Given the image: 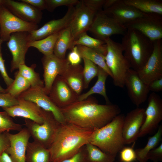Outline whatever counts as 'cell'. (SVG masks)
<instances>
[{"label":"cell","mask_w":162,"mask_h":162,"mask_svg":"<svg viewBox=\"0 0 162 162\" xmlns=\"http://www.w3.org/2000/svg\"><path fill=\"white\" fill-rule=\"evenodd\" d=\"M61 109L66 123L93 131L107 124L121 112L117 104H99L96 100L88 98Z\"/></svg>","instance_id":"obj_1"},{"label":"cell","mask_w":162,"mask_h":162,"mask_svg":"<svg viewBox=\"0 0 162 162\" xmlns=\"http://www.w3.org/2000/svg\"><path fill=\"white\" fill-rule=\"evenodd\" d=\"M93 131L73 124H61L48 148L51 162H60L76 153L89 142Z\"/></svg>","instance_id":"obj_2"},{"label":"cell","mask_w":162,"mask_h":162,"mask_svg":"<svg viewBox=\"0 0 162 162\" xmlns=\"http://www.w3.org/2000/svg\"><path fill=\"white\" fill-rule=\"evenodd\" d=\"M121 43L131 68L137 71L145 65L153 50L154 42L139 31L127 29Z\"/></svg>","instance_id":"obj_3"},{"label":"cell","mask_w":162,"mask_h":162,"mask_svg":"<svg viewBox=\"0 0 162 162\" xmlns=\"http://www.w3.org/2000/svg\"><path fill=\"white\" fill-rule=\"evenodd\" d=\"M124 116L120 114L103 127L93 131L89 143L103 152L116 156L124 146L122 135Z\"/></svg>","instance_id":"obj_4"},{"label":"cell","mask_w":162,"mask_h":162,"mask_svg":"<svg viewBox=\"0 0 162 162\" xmlns=\"http://www.w3.org/2000/svg\"><path fill=\"white\" fill-rule=\"evenodd\" d=\"M104 41L107 47L105 62L112 74L113 83L115 86L123 88L124 86L126 74L131 68L130 65L124 55L121 43L115 41L110 38Z\"/></svg>","instance_id":"obj_5"},{"label":"cell","mask_w":162,"mask_h":162,"mask_svg":"<svg viewBox=\"0 0 162 162\" xmlns=\"http://www.w3.org/2000/svg\"><path fill=\"white\" fill-rule=\"evenodd\" d=\"M43 116L44 121L42 124L25 119V125L34 141L48 149L61 124L50 112L43 110Z\"/></svg>","instance_id":"obj_6"},{"label":"cell","mask_w":162,"mask_h":162,"mask_svg":"<svg viewBox=\"0 0 162 162\" xmlns=\"http://www.w3.org/2000/svg\"><path fill=\"white\" fill-rule=\"evenodd\" d=\"M0 38L3 41H8L13 33H29L38 28L37 24L21 19L3 4L0 6Z\"/></svg>","instance_id":"obj_7"},{"label":"cell","mask_w":162,"mask_h":162,"mask_svg":"<svg viewBox=\"0 0 162 162\" xmlns=\"http://www.w3.org/2000/svg\"><path fill=\"white\" fill-rule=\"evenodd\" d=\"M127 30L124 25L120 24L102 10L96 14L89 30L95 38L104 41L114 35H123Z\"/></svg>","instance_id":"obj_8"},{"label":"cell","mask_w":162,"mask_h":162,"mask_svg":"<svg viewBox=\"0 0 162 162\" xmlns=\"http://www.w3.org/2000/svg\"><path fill=\"white\" fill-rule=\"evenodd\" d=\"M75 6L73 16L68 26L73 43L89 31L97 13L84 4L81 0Z\"/></svg>","instance_id":"obj_9"},{"label":"cell","mask_w":162,"mask_h":162,"mask_svg":"<svg viewBox=\"0 0 162 162\" xmlns=\"http://www.w3.org/2000/svg\"><path fill=\"white\" fill-rule=\"evenodd\" d=\"M124 26L127 29H132L139 31L153 42L162 39V15L147 14Z\"/></svg>","instance_id":"obj_10"},{"label":"cell","mask_w":162,"mask_h":162,"mask_svg":"<svg viewBox=\"0 0 162 162\" xmlns=\"http://www.w3.org/2000/svg\"><path fill=\"white\" fill-rule=\"evenodd\" d=\"M137 72L141 79L147 85L162 78V39L154 41L151 55L142 68Z\"/></svg>","instance_id":"obj_11"},{"label":"cell","mask_w":162,"mask_h":162,"mask_svg":"<svg viewBox=\"0 0 162 162\" xmlns=\"http://www.w3.org/2000/svg\"><path fill=\"white\" fill-rule=\"evenodd\" d=\"M145 114V120L140 128L138 138L152 133L162 120V99L155 93L152 92L149 95Z\"/></svg>","instance_id":"obj_12"},{"label":"cell","mask_w":162,"mask_h":162,"mask_svg":"<svg viewBox=\"0 0 162 162\" xmlns=\"http://www.w3.org/2000/svg\"><path fill=\"white\" fill-rule=\"evenodd\" d=\"M48 95L60 109L78 101L79 97L60 75L57 76L55 80Z\"/></svg>","instance_id":"obj_13"},{"label":"cell","mask_w":162,"mask_h":162,"mask_svg":"<svg viewBox=\"0 0 162 162\" xmlns=\"http://www.w3.org/2000/svg\"><path fill=\"white\" fill-rule=\"evenodd\" d=\"M19 97L34 103L44 110L51 112L61 124L66 123L61 109L55 104L49 95L45 93L44 88L30 87Z\"/></svg>","instance_id":"obj_14"},{"label":"cell","mask_w":162,"mask_h":162,"mask_svg":"<svg viewBox=\"0 0 162 162\" xmlns=\"http://www.w3.org/2000/svg\"><path fill=\"white\" fill-rule=\"evenodd\" d=\"M28 32H16L12 33L7 43L12 54L10 71L18 69L20 66L25 64L26 54L29 48L28 39Z\"/></svg>","instance_id":"obj_15"},{"label":"cell","mask_w":162,"mask_h":162,"mask_svg":"<svg viewBox=\"0 0 162 162\" xmlns=\"http://www.w3.org/2000/svg\"><path fill=\"white\" fill-rule=\"evenodd\" d=\"M124 85L130 98L137 107L146 101L150 92L148 86L141 79L137 71L132 68L128 71Z\"/></svg>","instance_id":"obj_16"},{"label":"cell","mask_w":162,"mask_h":162,"mask_svg":"<svg viewBox=\"0 0 162 162\" xmlns=\"http://www.w3.org/2000/svg\"><path fill=\"white\" fill-rule=\"evenodd\" d=\"M41 62L44 70V90L48 95L56 78L62 74L69 63L67 59L60 58L53 54L44 56Z\"/></svg>","instance_id":"obj_17"},{"label":"cell","mask_w":162,"mask_h":162,"mask_svg":"<svg viewBox=\"0 0 162 162\" xmlns=\"http://www.w3.org/2000/svg\"><path fill=\"white\" fill-rule=\"evenodd\" d=\"M145 110L138 107L128 112L124 116L122 135L125 145L134 142L138 138L145 118Z\"/></svg>","instance_id":"obj_18"},{"label":"cell","mask_w":162,"mask_h":162,"mask_svg":"<svg viewBox=\"0 0 162 162\" xmlns=\"http://www.w3.org/2000/svg\"><path fill=\"white\" fill-rule=\"evenodd\" d=\"M10 141V146L5 151L12 162H25L27 145L31 135L26 128L18 133L12 134L6 132Z\"/></svg>","instance_id":"obj_19"},{"label":"cell","mask_w":162,"mask_h":162,"mask_svg":"<svg viewBox=\"0 0 162 162\" xmlns=\"http://www.w3.org/2000/svg\"><path fill=\"white\" fill-rule=\"evenodd\" d=\"M18 104L9 107L2 108L12 118L21 117L39 124L43 122V109L34 103L19 97Z\"/></svg>","instance_id":"obj_20"},{"label":"cell","mask_w":162,"mask_h":162,"mask_svg":"<svg viewBox=\"0 0 162 162\" xmlns=\"http://www.w3.org/2000/svg\"><path fill=\"white\" fill-rule=\"evenodd\" d=\"M74 10V6L69 7L67 12L62 18L50 21L40 28L28 33L29 42L42 39L68 27Z\"/></svg>","instance_id":"obj_21"},{"label":"cell","mask_w":162,"mask_h":162,"mask_svg":"<svg viewBox=\"0 0 162 162\" xmlns=\"http://www.w3.org/2000/svg\"><path fill=\"white\" fill-rule=\"evenodd\" d=\"M2 4L14 14L27 22L38 24L42 19L41 11L27 3L5 0H3Z\"/></svg>","instance_id":"obj_22"},{"label":"cell","mask_w":162,"mask_h":162,"mask_svg":"<svg viewBox=\"0 0 162 162\" xmlns=\"http://www.w3.org/2000/svg\"><path fill=\"white\" fill-rule=\"evenodd\" d=\"M103 10L120 24L124 25L147 14L126 4L123 0H118L111 7Z\"/></svg>","instance_id":"obj_23"},{"label":"cell","mask_w":162,"mask_h":162,"mask_svg":"<svg viewBox=\"0 0 162 162\" xmlns=\"http://www.w3.org/2000/svg\"><path fill=\"white\" fill-rule=\"evenodd\" d=\"M83 68L80 64L72 65L69 64L60 75L79 96L83 89Z\"/></svg>","instance_id":"obj_24"},{"label":"cell","mask_w":162,"mask_h":162,"mask_svg":"<svg viewBox=\"0 0 162 162\" xmlns=\"http://www.w3.org/2000/svg\"><path fill=\"white\" fill-rule=\"evenodd\" d=\"M25 162H51L49 149L34 141L29 142L27 148Z\"/></svg>","instance_id":"obj_25"},{"label":"cell","mask_w":162,"mask_h":162,"mask_svg":"<svg viewBox=\"0 0 162 162\" xmlns=\"http://www.w3.org/2000/svg\"><path fill=\"white\" fill-rule=\"evenodd\" d=\"M108 76V74L105 71L98 67L97 81L88 91L79 96L78 101L86 100L92 94H97L103 97L106 104H111L106 93L105 85L106 80Z\"/></svg>","instance_id":"obj_26"},{"label":"cell","mask_w":162,"mask_h":162,"mask_svg":"<svg viewBox=\"0 0 162 162\" xmlns=\"http://www.w3.org/2000/svg\"><path fill=\"white\" fill-rule=\"evenodd\" d=\"M131 5L146 14L162 15V1L160 0H123Z\"/></svg>","instance_id":"obj_27"},{"label":"cell","mask_w":162,"mask_h":162,"mask_svg":"<svg viewBox=\"0 0 162 162\" xmlns=\"http://www.w3.org/2000/svg\"><path fill=\"white\" fill-rule=\"evenodd\" d=\"M72 43L70 31L67 27L60 32L54 46L53 54L60 58H65L66 51L68 49H71Z\"/></svg>","instance_id":"obj_28"},{"label":"cell","mask_w":162,"mask_h":162,"mask_svg":"<svg viewBox=\"0 0 162 162\" xmlns=\"http://www.w3.org/2000/svg\"><path fill=\"white\" fill-rule=\"evenodd\" d=\"M82 58L90 61L105 71L112 78V74L105 62V56L94 50L81 45H76Z\"/></svg>","instance_id":"obj_29"},{"label":"cell","mask_w":162,"mask_h":162,"mask_svg":"<svg viewBox=\"0 0 162 162\" xmlns=\"http://www.w3.org/2000/svg\"><path fill=\"white\" fill-rule=\"evenodd\" d=\"M78 45L96 50L105 56L107 53L106 45L104 41L92 37L86 33L81 35L73 42L71 49L73 46Z\"/></svg>","instance_id":"obj_30"},{"label":"cell","mask_w":162,"mask_h":162,"mask_svg":"<svg viewBox=\"0 0 162 162\" xmlns=\"http://www.w3.org/2000/svg\"><path fill=\"white\" fill-rule=\"evenodd\" d=\"M60 31L42 39L29 42L28 46L29 47H32L37 49L44 56L52 54H53L55 44Z\"/></svg>","instance_id":"obj_31"},{"label":"cell","mask_w":162,"mask_h":162,"mask_svg":"<svg viewBox=\"0 0 162 162\" xmlns=\"http://www.w3.org/2000/svg\"><path fill=\"white\" fill-rule=\"evenodd\" d=\"M162 126H159L157 132L152 136L149 137L145 146L142 148H137L135 150L136 159L140 162H147V154L149 151L158 146L162 141Z\"/></svg>","instance_id":"obj_32"},{"label":"cell","mask_w":162,"mask_h":162,"mask_svg":"<svg viewBox=\"0 0 162 162\" xmlns=\"http://www.w3.org/2000/svg\"><path fill=\"white\" fill-rule=\"evenodd\" d=\"M36 65L32 64L30 66L25 64L20 65L18 71L30 83L31 87L35 88H44L43 80L40 78L39 74L35 71Z\"/></svg>","instance_id":"obj_33"},{"label":"cell","mask_w":162,"mask_h":162,"mask_svg":"<svg viewBox=\"0 0 162 162\" xmlns=\"http://www.w3.org/2000/svg\"><path fill=\"white\" fill-rule=\"evenodd\" d=\"M88 162H114L116 157L106 153L90 143L85 145Z\"/></svg>","instance_id":"obj_34"},{"label":"cell","mask_w":162,"mask_h":162,"mask_svg":"<svg viewBox=\"0 0 162 162\" xmlns=\"http://www.w3.org/2000/svg\"><path fill=\"white\" fill-rule=\"evenodd\" d=\"M14 78L12 83L6 89V93L17 98L23 92L29 88L31 85L18 71L15 73Z\"/></svg>","instance_id":"obj_35"},{"label":"cell","mask_w":162,"mask_h":162,"mask_svg":"<svg viewBox=\"0 0 162 162\" xmlns=\"http://www.w3.org/2000/svg\"><path fill=\"white\" fill-rule=\"evenodd\" d=\"M22 125L16 123L5 111H0V134L11 130L20 131Z\"/></svg>","instance_id":"obj_36"},{"label":"cell","mask_w":162,"mask_h":162,"mask_svg":"<svg viewBox=\"0 0 162 162\" xmlns=\"http://www.w3.org/2000/svg\"><path fill=\"white\" fill-rule=\"evenodd\" d=\"M84 66L83 68V89L87 88L92 80L97 76L98 72V67L89 60L82 58Z\"/></svg>","instance_id":"obj_37"},{"label":"cell","mask_w":162,"mask_h":162,"mask_svg":"<svg viewBox=\"0 0 162 162\" xmlns=\"http://www.w3.org/2000/svg\"><path fill=\"white\" fill-rule=\"evenodd\" d=\"M46 10L52 11L56 8L66 6L68 8L76 6L79 2L78 0H46Z\"/></svg>","instance_id":"obj_38"},{"label":"cell","mask_w":162,"mask_h":162,"mask_svg":"<svg viewBox=\"0 0 162 162\" xmlns=\"http://www.w3.org/2000/svg\"><path fill=\"white\" fill-rule=\"evenodd\" d=\"M119 152L121 162H133L136 159L135 151L132 147L124 146Z\"/></svg>","instance_id":"obj_39"},{"label":"cell","mask_w":162,"mask_h":162,"mask_svg":"<svg viewBox=\"0 0 162 162\" xmlns=\"http://www.w3.org/2000/svg\"><path fill=\"white\" fill-rule=\"evenodd\" d=\"M18 103L17 98L7 93L0 92V106L2 108L16 105Z\"/></svg>","instance_id":"obj_40"},{"label":"cell","mask_w":162,"mask_h":162,"mask_svg":"<svg viewBox=\"0 0 162 162\" xmlns=\"http://www.w3.org/2000/svg\"><path fill=\"white\" fill-rule=\"evenodd\" d=\"M85 146L71 157L60 162H88Z\"/></svg>","instance_id":"obj_41"},{"label":"cell","mask_w":162,"mask_h":162,"mask_svg":"<svg viewBox=\"0 0 162 162\" xmlns=\"http://www.w3.org/2000/svg\"><path fill=\"white\" fill-rule=\"evenodd\" d=\"M71 51L68 54L67 58L69 64L72 65H76L80 64L82 58L79 52L76 45L73 46Z\"/></svg>","instance_id":"obj_42"},{"label":"cell","mask_w":162,"mask_h":162,"mask_svg":"<svg viewBox=\"0 0 162 162\" xmlns=\"http://www.w3.org/2000/svg\"><path fill=\"white\" fill-rule=\"evenodd\" d=\"M147 159L150 160L154 162H158L162 161V142L156 147L149 152L147 154Z\"/></svg>","instance_id":"obj_43"},{"label":"cell","mask_w":162,"mask_h":162,"mask_svg":"<svg viewBox=\"0 0 162 162\" xmlns=\"http://www.w3.org/2000/svg\"><path fill=\"white\" fill-rule=\"evenodd\" d=\"M82 3L96 13L102 10L105 0H82Z\"/></svg>","instance_id":"obj_44"},{"label":"cell","mask_w":162,"mask_h":162,"mask_svg":"<svg viewBox=\"0 0 162 162\" xmlns=\"http://www.w3.org/2000/svg\"><path fill=\"white\" fill-rule=\"evenodd\" d=\"M0 73L7 87L13 82L14 79L10 77L8 74L4 64V60L3 59L2 53H0Z\"/></svg>","instance_id":"obj_45"},{"label":"cell","mask_w":162,"mask_h":162,"mask_svg":"<svg viewBox=\"0 0 162 162\" xmlns=\"http://www.w3.org/2000/svg\"><path fill=\"white\" fill-rule=\"evenodd\" d=\"M20 1L28 4L41 11L46 9V0H21Z\"/></svg>","instance_id":"obj_46"},{"label":"cell","mask_w":162,"mask_h":162,"mask_svg":"<svg viewBox=\"0 0 162 162\" xmlns=\"http://www.w3.org/2000/svg\"><path fill=\"white\" fill-rule=\"evenodd\" d=\"M10 146V141L6 132L0 134V156Z\"/></svg>","instance_id":"obj_47"},{"label":"cell","mask_w":162,"mask_h":162,"mask_svg":"<svg viewBox=\"0 0 162 162\" xmlns=\"http://www.w3.org/2000/svg\"><path fill=\"white\" fill-rule=\"evenodd\" d=\"M149 91L153 92H159L162 90V78L155 80L148 85Z\"/></svg>","instance_id":"obj_48"},{"label":"cell","mask_w":162,"mask_h":162,"mask_svg":"<svg viewBox=\"0 0 162 162\" xmlns=\"http://www.w3.org/2000/svg\"><path fill=\"white\" fill-rule=\"evenodd\" d=\"M118 0H105L103 7V10H105L110 8Z\"/></svg>","instance_id":"obj_49"},{"label":"cell","mask_w":162,"mask_h":162,"mask_svg":"<svg viewBox=\"0 0 162 162\" xmlns=\"http://www.w3.org/2000/svg\"><path fill=\"white\" fill-rule=\"evenodd\" d=\"M0 162H12L9 155L4 152L0 156Z\"/></svg>","instance_id":"obj_50"},{"label":"cell","mask_w":162,"mask_h":162,"mask_svg":"<svg viewBox=\"0 0 162 162\" xmlns=\"http://www.w3.org/2000/svg\"><path fill=\"white\" fill-rule=\"evenodd\" d=\"M0 92L5 93H6V89L2 88L0 85Z\"/></svg>","instance_id":"obj_51"},{"label":"cell","mask_w":162,"mask_h":162,"mask_svg":"<svg viewBox=\"0 0 162 162\" xmlns=\"http://www.w3.org/2000/svg\"><path fill=\"white\" fill-rule=\"evenodd\" d=\"M3 41L0 38V53H1V46L2 43H3Z\"/></svg>","instance_id":"obj_52"},{"label":"cell","mask_w":162,"mask_h":162,"mask_svg":"<svg viewBox=\"0 0 162 162\" xmlns=\"http://www.w3.org/2000/svg\"><path fill=\"white\" fill-rule=\"evenodd\" d=\"M3 2V0H0V6L2 4Z\"/></svg>","instance_id":"obj_53"},{"label":"cell","mask_w":162,"mask_h":162,"mask_svg":"<svg viewBox=\"0 0 162 162\" xmlns=\"http://www.w3.org/2000/svg\"></svg>","instance_id":"obj_54"}]
</instances>
